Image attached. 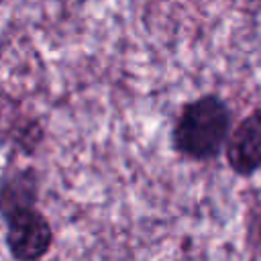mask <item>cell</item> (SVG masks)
<instances>
[{"instance_id": "1", "label": "cell", "mask_w": 261, "mask_h": 261, "mask_svg": "<svg viewBox=\"0 0 261 261\" xmlns=\"http://www.w3.org/2000/svg\"><path fill=\"white\" fill-rule=\"evenodd\" d=\"M230 128V110L226 102L214 94L188 102L171 130V141L184 157L206 161L220 153L226 145Z\"/></svg>"}, {"instance_id": "2", "label": "cell", "mask_w": 261, "mask_h": 261, "mask_svg": "<svg viewBox=\"0 0 261 261\" xmlns=\"http://www.w3.org/2000/svg\"><path fill=\"white\" fill-rule=\"evenodd\" d=\"M51 243L53 230L39 210L29 208L6 218V245L16 261H39Z\"/></svg>"}, {"instance_id": "3", "label": "cell", "mask_w": 261, "mask_h": 261, "mask_svg": "<svg viewBox=\"0 0 261 261\" xmlns=\"http://www.w3.org/2000/svg\"><path fill=\"white\" fill-rule=\"evenodd\" d=\"M226 161L239 175H253L261 167V108L245 116L230 133Z\"/></svg>"}, {"instance_id": "4", "label": "cell", "mask_w": 261, "mask_h": 261, "mask_svg": "<svg viewBox=\"0 0 261 261\" xmlns=\"http://www.w3.org/2000/svg\"><path fill=\"white\" fill-rule=\"evenodd\" d=\"M37 173L33 169H18L12 173H6L0 179V212L4 218L35 208L37 202Z\"/></svg>"}, {"instance_id": "5", "label": "cell", "mask_w": 261, "mask_h": 261, "mask_svg": "<svg viewBox=\"0 0 261 261\" xmlns=\"http://www.w3.org/2000/svg\"><path fill=\"white\" fill-rule=\"evenodd\" d=\"M2 2H4V0H0V4H2Z\"/></svg>"}]
</instances>
